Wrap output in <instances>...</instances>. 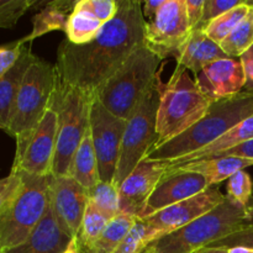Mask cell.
<instances>
[{"label":"cell","instance_id":"e0dca14e","mask_svg":"<svg viewBox=\"0 0 253 253\" xmlns=\"http://www.w3.org/2000/svg\"><path fill=\"white\" fill-rule=\"evenodd\" d=\"M195 83L208 99L215 101L242 93L246 74L240 59L226 57L208 64L195 77Z\"/></svg>","mask_w":253,"mask_h":253},{"label":"cell","instance_id":"f35d334b","mask_svg":"<svg viewBox=\"0 0 253 253\" xmlns=\"http://www.w3.org/2000/svg\"><path fill=\"white\" fill-rule=\"evenodd\" d=\"M212 157H239L244 160L253 161V140H249L246 142H242L235 147L229 148L224 152L217 153Z\"/></svg>","mask_w":253,"mask_h":253},{"label":"cell","instance_id":"60d3db41","mask_svg":"<svg viewBox=\"0 0 253 253\" xmlns=\"http://www.w3.org/2000/svg\"><path fill=\"white\" fill-rule=\"evenodd\" d=\"M242 66H244L245 74H246V85L245 91H253V46L247 49L241 57H240Z\"/></svg>","mask_w":253,"mask_h":253},{"label":"cell","instance_id":"d6a6232c","mask_svg":"<svg viewBox=\"0 0 253 253\" xmlns=\"http://www.w3.org/2000/svg\"><path fill=\"white\" fill-rule=\"evenodd\" d=\"M36 0H0V29H11Z\"/></svg>","mask_w":253,"mask_h":253},{"label":"cell","instance_id":"4fadbf2b","mask_svg":"<svg viewBox=\"0 0 253 253\" xmlns=\"http://www.w3.org/2000/svg\"><path fill=\"white\" fill-rule=\"evenodd\" d=\"M48 200L62 231L76 239L89 203L86 189L68 175L51 174Z\"/></svg>","mask_w":253,"mask_h":253},{"label":"cell","instance_id":"7a4b0ae2","mask_svg":"<svg viewBox=\"0 0 253 253\" xmlns=\"http://www.w3.org/2000/svg\"><path fill=\"white\" fill-rule=\"evenodd\" d=\"M253 115V91H242L210 104L205 115L178 137L158 145L146 158L174 162L211 145L232 127Z\"/></svg>","mask_w":253,"mask_h":253},{"label":"cell","instance_id":"4316f807","mask_svg":"<svg viewBox=\"0 0 253 253\" xmlns=\"http://www.w3.org/2000/svg\"><path fill=\"white\" fill-rule=\"evenodd\" d=\"M250 4L251 7L246 17L220 43L224 53L230 58H240L253 46V1Z\"/></svg>","mask_w":253,"mask_h":253},{"label":"cell","instance_id":"c3c4849f","mask_svg":"<svg viewBox=\"0 0 253 253\" xmlns=\"http://www.w3.org/2000/svg\"><path fill=\"white\" fill-rule=\"evenodd\" d=\"M0 253H2V250L1 249H0Z\"/></svg>","mask_w":253,"mask_h":253},{"label":"cell","instance_id":"5bb4252c","mask_svg":"<svg viewBox=\"0 0 253 253\" xmlns=\"http://www.w3.org/2000/svg\"><path fill=\"white\" fill-rule=\"evenodd\" d=\"M57 143V113L49 108L37 125L20 157L14 158L11 172L51 175Z\"/></svg>","mask_w":253,"mask_h":253},{"label":"cell","instance_id":"cb8c5ba5","mask_svg":"<svg viewBox=\"0 0 253 253\" xmlns=\"http://www.w3.org/2000/svg\"><path fill=\"white\" fill-rule=\"evenodd\" d=\"M76 4L77 1H71V0H56L48 2L39 14L34 16L32 31L22 39L24 43L31 42L32 40L43 36L48 32L58 31V30L64 31L69 15L73 11Z\"/></svg>","mask_w":253,"mask_h":253},{"label":"cell","instance_id":"484cf974","mask_svg":"<svg viewBox=\"0 0 253 253\" xmlns=\"http://www.w3.org/2000/svg\"><path fill=\"white\" fill-rule=\"evenodd\" d=\"M138 217L128 214H119L109 221L98 241L86 253H114L124 241Z\"/></svg>","mask_w":253,"mask_h":253},{"label":"cell","instance_id":"d4e9b609","mask_svg":"<svg viewBox=\"0 0 253 253\" xmlns=\"http://www.w3.org/2000/svg\"><path fill=\"white\" fill-rule=\"evenodd\" d=\"M104 25L105 24L101 22L90 10L86 9L79 0L67 21L64 29L66 40L74 44L88 43L98 36Z\"/></svg>","mask_w":253,"mask_h":253},{"label":"cell","instance_id":"836d02e7","mask_svg":"<svg viewBox=\"0 0 253 253\" xmlns=\"http://www.w3.org/2000/svg\"><path fill=\"white\" fill-rule=\"evenodd\" d=\"M245 0H205L202 21H200V24L198 25V27L195 30H202V31H204L212 20L217 19V17L224 15L225 12L230 11L234 7L239 6Z\"/></svg>","mask_w":253,"mask_h":253},{"label":"cell","instance_id":"1f68e13d","mask_svg":"<svg viewBox=\"0 0 253 253\" xmlns=\"http://www.w3.org/2000/svg\"><path fill=\"white\" fill-rule=\"evenodd\" d=\"M253 195V182L246 170H239L229 178L227 197L234 202L249 207Z\"/></svg>","mask_w":253,"mask_h":253},{"label":"cell","instance_id":"7bdbcfd3","mask_svg":"<svg viewBox=\"0 0 253 253\" xmlns=\"http://www.w3.org/2000/svg\"><path fill=\"white\" fill-rule=\"evenodd\" d=\"M62 253H84V252H83V250L81 249V246H79L78 240L72 239V241L69 242L68 247H67V249L64 250Z\"/></svg>","mask_w":253,"mask_h":253},{"label":"cell","instance_id":"3957f363","mask_svg":"<svg viewBox=\"0 0 253 253\" xmlns=\"http://www.w3.org/2000/svg\"><path fill=\"white\" fill-rule=\"evenodd\" d=\"M162 61L147 44H142L101 86L96 99L106 110L127 121L157 83Z\"/></svg>","mask_w":253,"mask_h":253},{"label":"cell","instance_id":"7c38bea8","mask_svg":"<svg viewBox=\"0 0 253 253\" xmlns=\"http://www.w3.org/2000/svg\"><path fill=\"white\" fill-rule=\"evenodd\" d=\"M225 197L226 195L220 192L217 185H212L195 197L170 205L142 220L147 222L153 241L158 237L165 236L190 224L207 212L214 210L224 202Z\"/></svg>","mask_w":253,"mask_h":253},{"label":"cell","instance_id":"e575fe53","mask_svg":"<svg viewBox=\"0 0 253 253\" xmlns=\"http://www.w3.org/2000/svg\"><path fill=\"white\" fill-rule=\"evenodd\" d=\"M237 246L249 247V249L253 250V224L251 222H246L239 230L221 239L220 241L215 242L209 247L227 250Z\"/></svg>","mask_w":253,"mask_h":253},{"label":"cell","instance_id":"30bf717a","mask_svg":"<svg viewBox=\"0 0 253 253\" xmlns=\"http://www.w3.org/2000/svg\"><path fill=\"white\" fill-rule=\"evenodd\" d=\"M126 124L127 121L111 114L98 99H94L90 106L89 127L98 160L99 177L103 182H114Z\"/></svg>","mask_w":253,"mask_h":253},{"label":"cell","instance_id":"ffe728a7","mask_svg":"<svg viewBox=\"0 0 253 253\" xmlns=\"http://www.w3.org/2000/svg\"><path fill=\"white\" fill-rule=\"evenodd\" d=\"M36 58L37 57L32 53L30 46L27 47L24 44L19 61L4 77L0 78V130H4L5 132L9 126L12 108L25 73Z\"/></svg>","mask_w":253,"mask_h":253},{"label":"cell","instance_id":"9a60e30c","mask_svg":"<svg viewBox=\"0 0 253 253\" xmlns=\"http://www.w3.org/2000/svg\"><path fill=\"white\" fill-rule=\"evenodd\" d=\"M212 187L202 174L190 170H172L166 173L146 202L138 219H146L160 210L189 199Z\"/></svg>","mask_w":253,"mask_h":253},{"label":"cell","instance_id":"8fae6325","mask_svg":"<svg viewBox=\"0 0 253 253\" xmlns=\"http://www.w3.org/2000/svg\"><path fill=\"white\" fill-rule=\"evenodd\" d=\"M190 34L185 0H166L156 16L146 21V44L162 59L174 57Z\"/></svg>","mask_w":253,"mask_h":253},{"label":"cell","instance_id":"4dcf8cb0","mask_svg":"<svg viewBox=\"0 0 253 253\" xmlns=\"http://www.w3.org/2000/svg\"><path fill=\"white\" fill-rule=\"evenodd\" d=\"M150 242H152V235L147 222L137 219L127 236L114 253H142Z\"/></svg>","mask_w":253,"mask_h":253},{"label":"cell","instance_id":"f546056e","mask_svg":"<svg viewBox=\"0 0 253 253\" xmlns=\"http://www.w3.org/2000/svg\"><path fill=\"white\" fill-rule=\"evenodd\" d=\"M251 4L250 1L245 0L241 5L234 7L230 11L225 12L224 15L219 16L217 19L212 20L207 29L204 30L205 34L210 37L216 43H221L227 36L232 32V30L246 17L249 14Z\"/></svg>","mask_w":253,"mask_h":253},{"label":"cell","instance_id":"8d00e7d4","mask_svg":"<svg viewBox=\"0 0 253 253\" xmlns=\"http://www.w3.org/2000/svg\"><path fill=\"white\" fill-rule=\"evenodd\" d=\"M81 1L104 24H108L118 14L119 2L115 0H81Z\"/></svg>","mask_w":253,"mask_h":253},{"label":"cell","instance_id":"5b68a950","mask_svg":"<svg viewBox=\"0 0 253 253\" xmlns=\"http://www.w3.org/2000/svg\"><path fill=\"white\" fill-rule=\"evenodd\" d=\"M56 89V67L37 57L25 73L6 130L16 140L15 158L22 155L40 121L52 108Z\"/></svg>","mask_w":253,"mask_h":253},{"label":"cell","instance_id":"8992f818","mask_svg":"<svg viewBox=\"0 0 253 253\" xmlns=\"http://www.w3.org/2000/svg\"><path fill=\"white\" fill-rule=\"evenodd\" d=\"M158 86L160 105L156 146L168 142L189 130L205 115L212 103L202 93L189 72L179 67H175L167 83L160 79Z\"/></svg>","mask_w":253,"mask_h":253},{"label":"cell","instance_id":"b9f144b4","mask_svg":"<svg viewBox=\"0 0 253 253\" xmlns=\"http://www.w3.org/2000/svg\"><path fill=\"white\" fill-rule=\"evenodd\" d=\"M165 1L166 0H146L142 2V12L146 21H151L156 16Z\"/></svg>","mask_w":253,"mask_h":253},{"label":"cell","instance_id":"ee69618b","mask_svg":"<svg viewBox=\"0 0 253 253\" xmlns=\"http://www.w3.org/2000/svg\"><path fill=\"white\" fill-rule=\"evenodd\" d=\"M227 253H253L252 249H249V247H231V249H227Z\"/></svg>","mask_w":253,"mask_h":253},{"label":"cell","instance_id":"d6986e66","mask_svg":"<svg viewBox=\"0 0 253 253\" xmlns=\"http://www.w3.org/2000/svg\"><path fill=\"white\" fill-rule=\"evenodd\" d=\"M71 241V237L61 230L48 204L46 214L29 239L19 246L2 250V253H62Z\"/></svg>","mask_w":253,"mask_h":253},{"label":"cell","instance_id":"f6af8a7d","mask_svg":"<svg viewBox=\"0 0 253 253\" xmlns=\"http://www.w3.org/2000/svg\"><path fill=\"white\" fill-rule=\"evenodd\" d=\"M198 253H227V250L225 249H216V247H207Z\"/></svg>","mask_w":253,"mask_h":253},{"label":"cell","instance_id":"9c48e42d","mask_svg":"<svg viewBox=\"0 0 253 253\" xmlns=\"http://www.w3.org/2000/svg\"><path fill=\"white\" fill-rule=\"evenodd\" d=\"M160 79L146 95L135 113L126 124L121 143L120 156L116 167L114 184L120 187L121 183L130 175L136 166L148 156L158 141L157 111L160 105Z\"/></svg>","mask_w":253,"mask_h":253},{"label":"cell","instance_id":"83f0119b","mask_svg":"<svg viewBox=\"0 0 253 253\" xmlns=\"http://www.w3.org/2000/svg\"><path fill=\"white\" fill-rule=\"evenodd\" d=\"M109 221H110L109 217L99 211L90 202L88 203L83 220H82L81 230H79L78 236L76 237L84 253L88 252L93 247V245L98 241Z\"/></svg>","mask_w":253,"mask_h":253},{"label":"cell","instance_id":"52a82bcc","mask_svg":"<svg viewBox=\"0 0 253 253\" xmlns=\"http://www.w3.org/2000/svg\"><path fill=\"white\" fill-rule=\"evenodd\" d=\"M22 185L11 204L0 215V249L24 244L34 232L48 208L51 175L20 172Z\"/></svg>","mask_w":253,"mask_h":253},{"label":"cell","instance_id":"2e32d148","mask_svg":"<svg viewBox=\"0 0 253 253\" xmlns=\"http://www.w3.org/2000/svg\"><path fill=\"white\" fill-rule=\"evenodd\" d=\"M169 169V162L143 160L119 187L120 212L138 217L155 188Z\"/></svg>","mask_w":253,"mask_h":253},{"label":"cell","instance_id":"6da1fadb","mask_svg":"<svg viewBox=\"0 0 253 253\" xmlns=\"http://www.w3.org/2000/svg\"><path fill=\"white\" fill-rule=\"evenodd\" d=\"M119 10L93 41L84 44L63 40L54 63L57 89L76 88L96 98L101 86L135 49L146 43V20L140 0H119Z\"/></svg>","mask_w":253,"mask_h":253},{"label":"cell","instance_id":"74e56055","mask_svg":"<svg viewBox=\"0 0 253 253\" xmlns=\"http://www.w3.org/2000/svg\"><path fill=\"white\" fill-rule=\"evenodd\" d=\"M24 44L21 39L5 46H0V78L4 77L19 61Z\"/></svg>","mask_w":253,"mask_h":253},{"label":"cell","instance_id":"f1b7e54d","mask_svg":"<svg viewBox=\"0 0 253 253\" xmlns=\"http://www.w3.org/2000/svg\"><path fill=\"white\" fill-rule=\"evenodd\" d=\"M88 192L89 202L103 212L106 217L113 220L120 212V197H119V187L114 183L100 182L90 188Z\"/></svg>","mask_w":253,"mask_h":253},{"label":"cell","instance_id":"44dd1931","mask_svg":"<svg viewBox=\"0 0 253 253\" xmlns=\"http://www.w3.org/2000/svg\"><path fill=\"white\" fill-rule=\"evenodd\" d=\"M253 166V161L244 160L239 157H209L205 160L194 161V162L185 163L179 166L172 170L182 169L190 170V172H197L205 177L210 185H217L220 182L225 179H229L231 175L239 170H244L245 168Z\"/></svg>","mask_w":253,"mask_h":253},{"label":"cell","instance_id":"ac0fdd59","mask_svg":"<svg viewBox=\"0 0 253 253\" xmlns=\"http://www.w3.org/2000/svg\"><path fill=\"white\" fill-rule=\"evenodd\" d=\"M226 57L219 43L202 30H194L173 58L177 61V67L187 69L197 77L208 64Z\"/></svg>","mask_w":253,"mask_h":253},{"label":"cell","instance_id":"ba28073f","mask_svg":"<svg viewBox=\"0 0 253 253\" xmlns=\"http://www.w3.org/2000/svg\"><path fill=\"white\" fill-rule=\"evenodd\" d=\"M94 99L76 88L56 89L52 108L57 113V143L52 175H68L74 153L89 127Z\"/></svg>","mask_w":253,"mask_h":253},{"label":"cell","instance_id":"d590c367","mask_svg":"<svg viewBox=\"0 0 253 253\" xmlns=\"http://www.w3.org/2000/svg\"><path fill=\"white\" fill-rule=\"evenodd\" d=\"M21 185L22 175L20 172H11L6 178L0 179V215L16 198L21 189Z\"/></svg>","mask_w":253,"mask_h":253},{"label":"cell","instance_id":"7dc6e473","mask_svg":"<svg viewBox=\"0 0 253 253\" xmlns=\"http://www.w3.org/2000/svg\"><path fill=\"white\" fill-rule=\"evenodd\" d=\"M249 207H253V195H252V199H251V203H250V205H249ZM249 207H247V208H249Z\"/></svg>","mask_w":253,"mask_h":253},{"label":"cell","instance_id":"277c9868","mask_svg":"<svg viewBox=\"0 0 253 253\" xmlns=\"http://www.w3.org/2000/svg\"><path fill=\"white\" fill-rule=\"evenodd\" d=\"M249 220V210L225 197L224 202L190 224L153 240L142 253H198L239 230Z\"/></svg>","mask_w":253,"mask_h":253},{"label":"cell","instance_id":"7402d4cb","mask_svg":"<svg viewBox=\"0 0 253 253\" xmlns=\"http://www.w3.org/2000/svg\"><path fill=\"white\" fill-rule=\"evenodd\" d=\"M249 140H253V115L237 124L229 132L225 133L224 136H221L219 140L212 142L211 145L207 146V147L202 148V150L197 151L192 155L179 158L174 162H169V169H174V168H178L179 166L185 165V163L212 157V156H216L217 153L224 152V151L235 147V146L240 145L242 142H246Z\"/></svg>","mask_w":253,"mask_h":253},{"label":"cell","instance_id":"bcb514c9","mask_svg":"<svg viewBox=\"0 0 253 253\" xmlns=\"http://www.w3.org/2000/svg\"><path fill=\"white\" fill-rule=\"evenodd\" d=\"M247 210H249V220H247V222L253 224V207H249Z\"/></svg>","mask_w":253,"mask_h":253},{"label":"cell","instance_id":"603a6c76","mask_svg":"<svg viewBox=\"0 0 253 253\" xmlns=\"http://www.w3.org/2000/svg\"><path fill=\"white\" fill-rule=\"evenodd\" d=\"M68 177L73 178L84 189L89 190L100 182L95 150L91 140L90 127H88L83 141L79 145L72 160L68 170Z\"/></svg>","mask_w":253,"mask_h":253},{"label":"cell","instance_id":"ab89813d","mask_svg":"<svg viewBox=\"0 0 253 253\" xmlns=\"http://www.w3.org/2000/svg\"><path fill=\"white\" fill-rule=\"evenodd\" d=\"M204 4L205 0H185L188 21H189V26L192 31L197 29L198 25L202 21Z\"/></svg>","mask_w":253,"mask_h":253}]
</instances>
